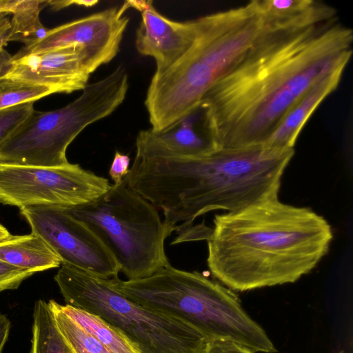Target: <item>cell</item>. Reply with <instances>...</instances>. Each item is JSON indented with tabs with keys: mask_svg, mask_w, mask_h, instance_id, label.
<instances>
[{
	"mask_svg": "<svg viewBox=\"0 0 353 353\" xmlns=\"http://www.w3.org/2000/svg\"><path fill=\"white\" fill-rule=\"evenodd\" d=\"M99 3L98 1L69 0V1H48L52 10H59L65 7L76 5L79 6L92 7Z\"/></svg>",
	"mask_w": 353,
	"mask_h": 353,
	"instance_id": "obj_25",
	"label": "cell"
},
{
	"mask_svg": "<svg viewBox=\"0 0 353 353\" xmlns=\"http://www.w3.org/2000/svg\"><path fill=\"white\" fill-rule=\"evenodd\" d=\"M19 0H0V12L12 14Z\"/></svg>",
	"mask_w": 353,
	"mask_h": 353,
	"instance_id": "obj_28",
	"label": "cell"
},
{
	"mask_svg": "<svg viewBox=\"0 0 353 353\" xmlns=\"http://www.w3.org/2000/svg\"><path fill=\"white\" fill-rule=\"evenodd\" d=\"M108 179L69 163L42 167L0 163V203L70 208L89 203L110 188Z\"/></svg>",
	"mask_w": 353,
	"mask_h": 353,
	"instance_id": "obj_8",
	"label": "cell"
},
{
	"mask_svg": "<svg viewBox=\"0 0 353 353\" xmlns=\"http://www.w3.org/2000/svg\"><path fill=\"white\" fill-rule=\"evenodd\" d=\"M12 32V26L10 21L0 27V50L10 41V37Z\"/></svg>",
	"mask_w": 353,
	"mask_h": 353,
	"instance_id": "obj_27",
	"label": "cell"
},
{
	"mask_svg": "<svg viewBox=\"0 0 353 353\" xmlns=\"http://www.w3.org/2000/svg\"><path fill=\"white\" fill-rule=\"evenodd\" d=\"M10 234L8 230L0 223V240L8 237Z\"/></svg>",
	"mask_w": 353,
	"mask_h": 353,
	"instance_id": "obj_30",
	"label": "cell"
},
{
	"mask_svg": "<svg viewBox=\"0 0 353 353\" xmlns=\"http://www.w3.org/2000/svg\"><path fill=\"white\" fill-rule=\"evenodd\" d=\"M54 94L46 86L0 78V110Z\"/></svg>",
	"mask_w": 353,
	"mask_h": 353,
	"instance_id": "obj_20",
	"label": "cell"
},
{
	"mask_svg": "<svg viewBox=\"0 0 353 353\" xmlns=\"http://www.w3.org/2000/svg\"><path fill=\"white\" fill-rule=\"evenodd\" d=\"M30 353H74L59 332L48 303L42 299L34 305Z\"/></svg>",
	"mask_w": 353,
	"mask_h": 353,
	"instance_id": "obj_16",
	"label": "cell"
},
{
	"mask_svg": "<svg viewBox=\"0 0 353 353\" xmlns=\"http://www.w3.org/2000/svg\"><path fill=\"white\" fill-rule=\"evenodd\" d=\"M63 208L99 236L128 280L148 277L170 264L164 245L174 229L125 178L89 203Z\"/></svg>",
	"mask_w": 353,
	"mask_h": 353,
	"instance_id": "obj_6",
	"label": "cell"
},
{
	"mask_svg": "<svg viewBox=\"0 0 353 353\" xmlns=\"http://www.w3.org/2000/svg\"><path fill=\"white\" fill-rule=\"evenodd\" d=\"M54 280L66 305L100 316L139 353L204 352L206 341L196 329L131 301L109 279L62 263Z\"/></svg>",
	"mask_w": 353,
	"mask_h": 353,
	"instance_id": "obj_5",
	"label": "cell"
},
{
	"mask_svg": "<svg viewBox=\"0 0 353 353\" xmlns=\"http://www.w3.org/2000/svg\"><path fill=\"white\" fill-rule=\"evenodd\" d=\"M203 353H255L237 343L226 340L207 342Z\"/></svg>",
	"mask_w": 353,
	"mask_h": 353,
	"instance_id": "obj_24",
	"label": "cell"
},
{
	"mask_svg": "<svg viewBox=\"0 0 353 353\" xmlns=\"http://www.w3.org/2000/svg\"><path fill=\"white\" fill-rule=\"evenodd\" d=\"M8 55L3 50H0V76L3 73L8 62Z\"/></svg>",
	"mask_w": 353,
	"mask_h": 353,
	"instance_id": "obj_29",
	"label": "cell"
},
{
	"mask_svg": "<svg viewBox=\"0 0 353 353\" xmlns=\"http://www.w3.org/2000/svg\"><path fill=\"white\" fill-rule=\"evenodd\" d=\"M34 272L17 268L0 261V292L17 289L21 283Z\"/></svg>",
	"mask_w": 353,
	"mask_h": 353,
	"instance_id": "obj_22",
	"label": "cell"
},
{
	"mask_svg": "<svg viewBox=\"0 0 353 353\" xmlns=\"http://www.w3.org/2000/svg\"><path fill=\"white\" fill-rule=\"evenodd\" d=\"M0 261L33 272L59 268L60 258L39 236L12 235L0 240Z\"/></svg>",
	"mask_w": 353,
	"mask_h": 353,
	"instance_id": "obj_15",
	"label": "cell"
},
{
	"mask_svg": "<svg viewBox=\"0 0 353 353\" xmlns=\"http://www.w3.org/2000/svg\"><path fill=\"white\" fill-rule=\"evenodd\" d=\"M213 222L208 268L240 292L296 282L326 255L333 238L322 216L279 198L216 214Z\"/></svg>",
	"mask_w": 353,
	"mask_h": 353,
	"instance_id": "obj_3",
	"label": "cell"
},
{
	"mask_svg": "<svg viewBox=\"0 0 353 353\" xmlns=\"http://www.w3.org/2000/svg\"><path fill=\"white\" fill-rule=\"evenodd\" d=\"M90 76L83 49L72 46L36 54L19 51L0 78L46 86L54 94L83 90Z\"/></svg>",
	"mask_w": 353,
	"mask_h": 353,
	"instance_id": "obj_11",
	"label": "cell"
},
{
	"mask_svg": "<svg viewBox=\"0 0 353 353\" xmlns=\"http://www.w3.org/2000/svg\"><path fill=\"white\" fill-rule=\"evenodd\" d=\"M130 158L128 154H121L117 151L111 163L109 174L114 185H119L128 174Z\"/></svg>",
	"mask_w": 353,
	"mask_h": 353,
	"instance_id": "obj_23",
	"label": "cell"
},
{
	"mask_svg": "<svg viewBox=\"0 0 353 353\" xmlns=\"http://www.w3.org/2000/svg\"><path fill=\"white\" fill-rule=\"evenodd\" d=\"M203 122L199 106L176 123L161 131L151 128L139 132L136 154L143 157H196L216 148L208 132L199 130Z\"/></svg>",
	"mask_w": 353,
	"mask_h": 353,
	"instance_id": "obj_13",
	"label": "cell"
},
{
	"mask_svg": "<svg viewBox=\"0 0 353 353\" xmlns=\"http://www.w3.org/2000/svg\"><path fill=\"white\" fill-rule=\"evenodd\" d=\"M263 3L261 33L199 104L216 149L265 145L301 97L325 75L346 68L352 54V30L330 6L312 0Z\"/></svg>",
	"mask_w": 353,
	"mask_h": 353,
	"instance_id": "obj_1",
	"label": "cell"
},
{
	"mask_svg": "<svg viewBox=\"0 0 353 353\" xmlns=\"http://www.w3.org/2000/svg\"><path fill=\"white\" fill-rule=\"evenodd\" d=\"M129 8V1H126L121 6L48 29L43 38L23 47L19 52L36 54L78 46L83 50L85 66L91 74L101 65L111 61L119 52L130 20L124 14Z\"/></svg>",
	"mask_w": 353,
	"mask_h": 353,
	"instance_id": "obj_10",
	"label": "cell"
},
{
	"mask_svg": "<svg viewBox=\"0 0 353 353\" xmlns=\"http://www.w3.org/2000/svg\"><path fill=\"white\" fill-rule=\"evenodd\" d=\"M11 323L8 317L0 313V353L8 340Z\"/></svg>",
	"mask_w": 353,
	"mask_h": 353,
	"instance_id": "obj_26",
	"label": "cell"
},
{
	"mask_svg": "<svg viewBox=\"0 0 353 353\" xmlns=\"http://www.w3.org/2000/svg\"><path fill=\"white\" fill-rule=\"evenodd\" d=\"M196 22L189 50L151 79L145 105L152 130L167 129L197 108L206 92L243 57L265 26L263 1L252 0Z\"/></svg>",
	"mask_w": 353,
	"mask_h": 353,
	"instance_id": "obj_4",
	"label": "cell"
},
{
	"mask_svg": "<svg viewBox=\"0 0 353 353\" xmlns=\"http://www.w3.org/2000/svg\"><path fill=\"white\" fill-rule=\"evenodd\" d=\"M48 303L59 332L74 353H110L97 339L67 316L61 304L52 299Z\"/></svg>",
	"mask_w": 353,
	"mask_h": 353,
	"instance_id": "obj_19",
	"label": "cell"
},
{
	"mask_svg": "<svg viewBox=\"0 0 353 353\" xmlns=\"http://www.w3.org/2000/svg\"><path fill=\"white\" fill-rule=\"evenodd\" d=\"M128 86L127 70L119 65L106 77L88 83L81 94L65 106L47 112L34 110L0 145V163L68 165V145L87 126L111 114L124 101Z\"/></svg>",
	"mask_w": 353,
	"mask_h": 353,
	"instance_id": "obj_7",
	"label": "cell"
},
{
	"mask_svg": "<svg viewBox=\"0 0 353 353\" xmlns=\"http://www.w3.org/2000/svg\"><path fill=\"white\" fill-rule=\"evenodd\" d=\"M294 148H218L196 157L136 154L125 177L134 191L162 210L163 222L183 230L199 216L236 212L278 198Z\"/></svg>",
	"mask_w": 353,
	"mask_h": 353,
	"instance_id": "obj_2",
	"label": "cell"
},
{
	"mask_svg": "<svg viewBox=\"0 0 353 353\" xmlns=\"http://www.w3.org/2000/svg\"><path fill=\"white\" fill-rule=\"evenodd\" d=\"M20 213L31 228L60 258L68 264L106 279L118 277L120 266L99 236L63 207L30 206Z\"/></svg>",
	"mask_w": 353,
	"mask_h": 353,
	"instance_id": "obj_9",
	"label": "cell"
},
{
	"mask_svg": "<svg viewBox=\"0 0 353 353\" xmlns=\"http://www.w3.org/2000/svg\"><path fill=\"white\" fill-rule=\"evenodd\" d=\"M130 8L141 14L137 30L135 45L142 55L156 62L154 74L164 72L189 50L196 37V19L188 21H172L160 14L152 1H128Z\"/></svg>",
	"mask_w": 353,
	"mask_h": 353,
	"instance_id": "obj_12",
	"label": "cell"
},
{
	"mask_svg": "<svg viewBox=\"0 0 353 353\" xmlns=\"http://www.w3.org/2000/svg\"><path fill=\"white\" fill-rule=\"evenodd\" d=\"M28 102L0 110V145L12 136L34 109Z\"/></svg>",
	"mask_w": 353,
	"mask_h": 353,
	"instance_id": "obj_21",
	"label": "cell"
},
{
	"mask_svg": "<svg viewBox=\"0 0 353 353\" xmlns=\"http://www.w3.org/2000/svg\"><path fill=\"white\" fill-rule=\"evenodd\" d=\"M345 69L338 68L313 84L289 110L265 145L294 148L312 113L338 87Z\"/></svg>",
	"mask_w": 353,
	"mask_h": 353,
	"instance_id": "obj_14",
	"label": "cell"
},
{
	"mask_svg": "<svg viewBox=\"0 0 353 353\" xmlns=\"http://www.w3.org/2000/svg\"><path fill=\"white\" fill-rule=\"evenodd\" d=\"M61 308L110 353H139L121 333L100 316L66 304L61 305Z\"/></svg>",
	"mask_w": 353,
	"mask_h": 353,
	"instance_id": "obj_17",
	"label": "cell"
},
{
	"mask_svg": "<svg viewBox=\"0 0 353 353\" xmlns=\"http://www.w3.org/2000/svg\"><path fill=\"white\" fill-rule=\"evenodd\" d=\"M47 5L48 1L19 0L12 12L10 41H20L27 47L43 38L48 29L41 24L39 14Z\"/></svg>",
	"mask_w": 353,
	"mask_h": 353,
	"instance_id": "obj_18",
	"label": "cell"
}]
</instances>
